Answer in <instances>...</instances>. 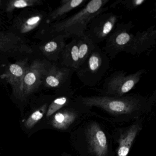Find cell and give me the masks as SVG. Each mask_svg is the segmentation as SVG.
<instances>
[{
    "mask_svg": "<svg viewBox=\"0 0 156 156\" xmlns=\"http://www.w3.org/2000/svg\"><path fill=\"white\" fill-rule=\"evenodd\" d=\"M109 0H92L82 9L62 20L52 23L47 29L50 38L63 35L66 39L81 37L84 35L87 26L92 19L108 9L106 5Z\"/></svg>",
    "mask_w": 156,
    "mask_h": 156,
    "instance_id": "cell-1",
    "label": "cell"
},
{
    "mask_svg": "<svg viewBox=\"0 0 156 156\" xmlns=\"http://www.w3.org/2000/svg\"><path fill=\"white\" fill-rule=\"evenodd\" d=\"M77 100L85 106L100 108L114 115L131 114L144 108L148 104L147 98L138 94L121 97L98 95L80 97Z\"/></svg>",
    "mask_w": 156,
    "mask_h": 156,
    "instance_id": "cell-2",
    "label": "cell"
},
{
    "mask_svg": "<svg viewBox=\"0 0 156 156\" xmlns=\"http://www.w3.org/2000/svg\"><path fill=\"white\" fill-rule=\"evenodd\" d=\"M109 59L98 45L76 72L80 82L86 86L97 85L109 68Z\"/></svg>",
    "mask_w": 156,
    "mask_h": 156,
    "instance_id": "cell-3",
    "label": "cell"
},
{
    "mask_svg": "<svg viewBox=\"0 0 156 156\" xmlns=\"http://www.w3.org/2000/svg\"><path fill=\"white\" fill-rule=\"evenodd\" d=\"M146 70L140 69L127 74L123 71H115L105 80L103 89L99 90L103 95L121 97L131 91L140 81Z\"/></svg>",
    "mask_w": 156,
    "mask_h": 156,
    "instance_id": "cell-4",
    "label": "cell"
},
{
    "mask_svg": "<svg viewBox=\"0 0 156 156\" xmlns=\"http://www.w3.org/2000/svg\"><path fill=\"white\" fill-rule=\"evenodd\" d=\"M134 26L131 21L117 24L102 49L109 60L115 59L119 53L125 52L129 46L134 36L131 32Z\"/></svg>",
    "mask_w": 156,
    "mask_h": 156,
    "instance_id": "cell-5",
    "label": "cell"
},
{
    "mask_svg": "<svg viewBox=\"0 0 156 156\" xmlns=\"http://www.w3.org/2000/svg\"><path fill=\"white\" fill-rule=\"evenodd\" d=\"M119 16L112 12H102L89 23L84 35L95 44L98 45L106 41L115 30Z\"/></svg>",
    "mask_w": 156,
    "mask_h": 156,
    "instance_id": "cell-6",
    "label": "cell"
},
{
    "mask_svg": "<svg viewBox=\"0 0 156 156\" xmlns=\"http://www.w3.org/2000/svg\"><path fill=\"white\" fill-rule=\"evenodd\" d=\"M74 70L61 65L59 62L50 63L44 76L43 83L47 88L60 91L72 88L71 83Z\"/></svg>",
    "mask_w": 156,
    "mask_h": 156,
    "instance_id": "cell-7",
    "label": "cell"
},
{
    "mask_svg": "<svg viewBox=\"0 0 156 156\" xmlns=\"http://www.w3.org/2000/svg\"><path fill=\"white\" fill-rule=\"evenodd\" d=\"M50 63L35 60L29 66L23 80L20 96L24 97L35 91L43 81Z\"/></svg>",
    "mask_w": 156,
    "mask_h": 156,
    "instance_id": "cell-8",
    "label": "cell"
},
{
    "mask_svg": "<svg viewBox=\"0 0 156 156\" xmlns=\"http://www.w3.org/2000/svg\"><path fill=\"white\" fill-rule=\"evenodd\" d=\"M156 41L155 26H151L147 30L137 32L125 52L132 55H140L154 46Z\"/></svg>",
    "mask_w": 156,
    "mask_h": 156,
    "instance_id": "cell-9",
    "label": "cell"
},
{
    "mask_svg": "<svg viewBox=\"0 0 156 156\" xmlns=\"http://www.w3.org/2000/svg\"><path fill=\"white\" fill-rule=\"evenodd\" d=\"M0 52L8 54H31V48L20 36L0 31Z\"/></svg>",
    "mask_w": 156,
    "mask_h": 156,
    "instance_id": "cell-10",
    "label": "cell"
},
{
    "mask_svg": "<svg viewBox=\"0 0 156 156\" xmlns=\"http://www.w3.org/2000/svg\"><path fill=\"white\" fill-rule=\"evenodd\" d=\"M28 67L27 60H22L10 65L3 75V78L10 85L16 95L20 96L23 80Z\"/></svg>",
    "mask_w": 156,
    "mask_h": 156,
    "instance_id": "cell-11",
    "label": "cell"
},
{
    "mask_svg": "<svg viewBox=\"0 0 156 156\" xmlns=\"http://www.w3.org/2000/svg\"><path fill=\"white\" fill-rule=\"evenodd\" d=\"M90 148L97 156H105L107 152L108 142L105 134L100 127L94 124L87 131Z\"/></svg>",
    "mask_w": 156,
    "mask_h": 156,
    "instance_id": "cell-12",
    "label": "cell"
},
{
    "mask_svg": "<svg viewBox=\"0 0 156 156\" xmlns=\"http://www.w3.org/2000/svg\"><path fill=\"white\" fill-rule=\"evenodd\" d=\"M78 38H73L69 43L66 44L59 60L61 65L75 72L80 67Z\"/></svg>",
    "mask_w": 156,
    "mask_h": 156,
    "instance_id": "cell-13",
    "label": "cell"
},
{
    "mask_svg": "<svg viewBox=\"0 0 156 156\" xmlns=\"http://www.w3.org/2000/svg\"><path fill=\"white\" fill-rule=\"evenodd\" d=\"M66 40L63 35L53 36L41 47V51L47 59L54 62H57L66 45Z\"/></svg>",
    "mask_w": 156,
    "mask_h": 156,
    "instance_id": "cell-14",
    "label": "cell"
},
{
    "mask_svg": "<svg viewBox=\"0 0 156 156\" xmlns=\"http://www.w3.org/2000/svg\"><path fill=\"white\" fill-rule=\"evenodd\" d=\"M87 2V0H63L60 6L50 13L48 20L51 22L62 20L69 12L85 5Z\"/></svg>",
    "mask_w": 156,
    "mask_h": 156,
    "instance_id": "cell-15",
    "label": "cell"
},
{
    "mask_svg": "<svg viewBox=\"0 0 156 156\" xmlns=\"http://www.w3.org/2000/svg\"><path fill=\"white\" fill-rule=\"evenodd\" d=\"M139 126H131L122 135L119 140L117 149V156H127L134 140L139 130Z\"/></svg>",
    "mask_w": 156,
    "mask_h": 156,
    "instance_id": "cell-16",
    "label": "cell"
},
{
    "mask_svg": "<svg viewBox=\"0 0 156 156\" xmlns=\"http://www.w3.org/2000/svg\"><path fill=\"white\" fill-rule=\"evenodd\" d=\"M76 114L74 111L68 109L57 112L54 117L53 126L58 129H66L75 120L76 116Z\"/></svg>",
    "mask_w": 156,
    "mask_h": 156,
    "instance_id": "cell-17",
    "label": "cell"
},
{
    "mask_svg": "<svg viewBox=\"0 0 156 156\" xmlns=\"http://www.w3.org/2000/svg\"><path fill=\"white\" fill-rule=\"evenodd\" d=\"M43 16L40 13L34 14L21 19L17 22V28L21 34H26L36 29L42 20Z\"/></svg>",
    "mask_w": 156,
    "mask_h": 156,
    "instance_id": "cell-18",
    "label": "cell"
},
{
    "mask_svg": "<svg viewBox=\"0 0 156 156\" xmlns=\"http://www.w3.org/2000/svg\"><path fill=\"white\" fill-rule=\"evenodd\" d=\"M72 88L63 92L62 95L55 98L50 105L46 114L47 117H50L56 111L71 102V98L73 94Z\"/></svg>",
    "mask_w": 156,
    "mask_h": 156,
    "instance_id": "cell-19",
    "label": "cell"
},
{
    "mask_svg": "<svg viewBox=\"0 0 156 156\" xmlns=\"http://www.w3.org/2000/svg\"><path fill=\"white\" fill-rule=\"evenodd\" d=\"M40 0H14L9 1L7 4V12H12L16 9H23L27 7H33L41 5Z\"/></svg>",
    "mask_w": 156,
    "mask_h": 156,
    "instance_id": "cell-20",
    "label": "cell"
},
{
    "mask_svg": "<svg viewBox=\"0 0 156 156\" xmlns=\"http://www.w3.org/2000/svg\"><path fill=\"white\" fill-rule=\"evenodd\" d=\"M146 2L145 0H118L113 2L108 7L109 8H115L118 5L123 7L129 11L133 10L142 5Z\"/></svg>",
    "mask_w": 156,
    "mask_h": 156,
    "instance_id": "cell-21",
    "label": "cell"
},
{
    "mask_svg": "<svg viewBox=\"0 0 156 156\" xmlns=\"http://www.w3.org/2000/svg\"><path fill=\"white\" fill-rule=\"evenodd\" d=\"M47 105H44L38 110L34 111L27 119L25 126L28 128H32L40 119H41L45 112H46Z\"/></svg>",
    "mask_w": 156,
    "mask_h": 156,
    "instance_id": "cell-22",
    "label": "cell"
},
{
    "mask_svg": "<svg viewBox=\"0 0 156 156\" xmlns=\"http://www.w3.org/2000/svg\"><path fill=\"white\" fill-rule=\"evenodd\" d=\"M0 2H1V1H0Z\"/></svg>",
    "mask_w": 156,
    "mask_h": 156,
    "instance_id": "cell-23",
    "label": "cell"
},
{
    "mask_svg": "<svg viewBox=\"0 0 156 156\" xmlns=\"http://www.w3.org/2000/svg\"></svg>",
    "mask_w": 156,
    "mask_h": 156,
    "instance_id": "cell-24",
    "label": "cell"
}]
</instances>
